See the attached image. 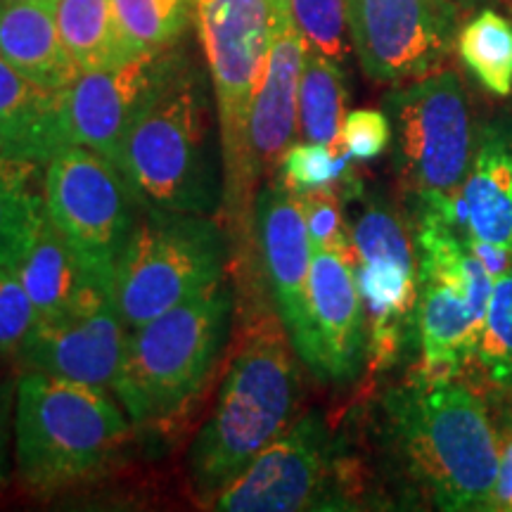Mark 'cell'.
<instances>
[{"instance_id":"15","label":"cell","mask_w":512,"mask_h":512,"mask_svg":"<svg viewBox=\"0 0 512 512\" xmlns=\"http://www.w3.org/2000/svg\"><path fill=\"white\" fill-rule=\"evenodd\" d=\"M126 342V320L117 294H110L57 318H36L15 358L22 370L107 389L119 373Z\"/></svg>"},{"instance_id":"34","label":"cell","mask_w":512,"mask_h":512,"mask_svg":"<svg viewBox=\"0 0 512 512\" xmlns=\"http://www.w3.org/2000/svg\"><path fill=\"white\" fill-rule=\"evenodd\" d=\"M496 432H498V479H496V512H512V394L498 396Z\"/></svg>"},{"instance_id":"21","label":"cell","mask_w":512,"mask_h":512,"mask_svg":"<svg viewBox=\"0 0 512 512\" xmlns=\"http://www.w3.org/2000/svg\"><path fill=\"white\" fill-rule=\"evenodd\" d=\"M57 93L36 86L0 57V152L46 166L62 150Z\"/></svg>"},{"instance_id":"30","label":"cell","mask_w":512,"mask_h":512,"mask_svg":"<svg viewBox=\"0 0 512 512\" xmlns=\"http://www.w3.org/2000/svg\"><path fill=\"white\" fill-rule=\"evenodd\" d=\"M297 197L304 209L311 247L354 252L351 226L347 219H344V197L339 195V190L318 188L309 192H299Z\"/></svg>"},{"instance_id":"16","label":"cell","mask_w":512,"mask_h":512,"mask_svg":"<svg viewBox=\"0 0 512 512\" xmlns=\"http://www.w3.org/2000/svg\"><path fill=\"white\" fill-rule=\"evenodd\" d=\"M311 358L320 382L349 384L368 366V320L356 283V254L311 247Z\"/></svg>"},{"instance_id":"19","label":"cell","mask_w":512,"mask_h":512,"mask_svg":"<svg viewBox=\"0 0 512 512\" xmlns=\"http://www.w3.org/2000/svg\"><path fill=\"white\" fill-rule=\"evenodd\" d=\"M17 273L38 318H57L117 294V278L95 271L48 216Z\"/></svg>"},{"instance_id":"33","label":"cell","mask_w":512,"mask_h":512,"mask_svg":"<svg viewBox=\"0 0 512 512\" xmlns=\"http://www.w3.org/2000/svg\"><path fill=\"white\" fill-rule=\"evenodd\" d=\"M17 380L8 358L0 356V489L10 479V463L15 456V408Z\"/></svg>"},{"instance_id":"27","label":"cell","mask_w":512,"mask_h":512,"mask_svg":"<svg viewBox=\"0 0 512 512\" xmlns=\"http://www.w3.org/2000/svg\"><path fill=\"white\" fill-rule=\"evenodd\" d=\"M278 178L294 195L318 188H335L344 202L358 200L363 181L358 176L354 159L342 147L323 143H292L278 166Z\"/></svg>"},{"instance_id":"6","label":"cell","mask_w":512,"mask_h":512,"mask_svg":"<svg viewBox=\"0 0 512 512\" xmlns=\"http://www.w3.org/2000/svg\"><path fill=\"white\" fill-rule=\"evenodd\" d=\"M230 318L233 294L221 280L128 332L112 392L131 422L162 425L188 411L226 349Z\"/></svg>"},{"instance_id":"2","label":"cell","mask_w":512,"mask_h":512,"mask_svg":"<svg viewBox=\"0 0 512 512\" xmlns=\"http://www.w3.org/2000/svg\"><path fill=\"white\" fill-rule=\"evenodd\" d=\"M119 171L145 209L214 216L223 204V150L204 79L171 55L128 128Z\"/></svg>"},{"instance_id":"8","label":"cell","mask_w":512,"mask_h":512,"mask_svg":"<svg viewBox=\"0 0 512 512\" xmlns=\"http://www.w3.org/2000/svg\"><path fill=\"white\" fill-rule=\"evenodd\" d=\"M228 238L209 214L145 209L117 266V299L128 332L219 285Z\"/></svg>"},{"instance_id":"4","label":"cell","mask_w":512,"mask_h":512,"mask_svg":"<svg viewBox=\"0 0 512 512\" xmlns=\"http://www.w3.org/2000/svg\"><path fill=\"white\" fill-rule=\"evenodd\" d=\"M290 0H195L204 57L216 95L223 150V216L230 240L247 254L254 238V171L249 124L264 81L280 10Z\"/></svg>"},{"instance_id":"22","label":"cell","mask_w":512,"mask_h":512,"mask_svg":"<svg viewBox=\"0 0 512 512\" xmlns=\"http://www.w3.org/2000/svg\"><path fill=\"white\" fill-rule=\"evenodd\" d=\"M43 164L0 157V268H19L46 223Z\"/></svg>"},{"instance_id":"14","label":"cell","mask_w":512,"mask_h":512,"mask_svg":"<svg viewBox=\"0 0 512 512\" xmlns=\"http://www.w3.org/2000/svg\"><path fill=\"white\" fill-rule=\"evenodd\" d=\"M254 240L275 313L306 366L311 358V240L299 197L275 176L256 192Z\"/></svg>"},{"instance_id":"32","label":"cell","mask_w":512,"mask_h":512,"mask_svg":"<svg viewBox=\"0 0 512 512\" xmlns=\"http://www.w3.org/2000/svg\"><path fill=\"white\" fill-rule=\"evenodd\" d=\"M392 145V124L384 110H354L344 117L339 147L354 162H373Z\"/></svg>"},{"instance_id":"36","label":"cell","mask_w":512,"mask_h":512,"mask_svg":"<svg viewBox=\"0 0 512 512\" xmlns=\"http://www.w3.org/2000/svg\"><path fill=\"white\" fill-rule=\"evenodd\" d=\"M503 3H508V5H512V0H503Z\"/></svg>"},{"instance_id":"37","label":"cell","mask_w":512,"mask_h":512,"mask_svg":"<svg viewBox=\"0 0 512 512\" xmlns=\"http://www.w3.org/2000/svg\"><path fill=\"white\" fill-rule=\"evenodd\" d=\"M0 157H3V152H0Z\"/></svg>"},{"instance_id":"17","label":"cell","mask_w":512,"mask_h":512,"mask_svg":"<svg viewBox=\"0 0 512 512\" xmlns=\"http://www.w3.org/2000/svg\"><path fill=\"white\" fill-rule=\"evenodd\" d=\"M306 38L292 15V0L280 10L271 55L259 93L254 98L249 145L259 181L275 176L285 150L294 143L299 124V88H302Z\"/></svg>"},{"instance_id":"18","label":"cell","mask_w":512,"mask_h":512,"mask_svg":"<svg viewBox=\"0 0 512 512\" xmlns=\"http://www.w3.org/2000/svg\"><path fill=\"white\" fill-rule=\"evenodd\" d=\"M456 211L472 238L512 249V110H498L482 124Z\"/></svg>"},{"instance_id":"35","label":"cell","mask_w":512,"mask_h":512,"mask_svg":"<svg viewBox=\"0 0 512 512\" xmlns=\"http://www.w3.org/2000/svg\"><path fill=\"white\" fill-rule=\"evenodd\" d=\"M446 3H451L453 8L460 12V17H470L472 12H477L479 8H486V5H491V0H446Z\"/></svg>"},{"instance_id":"7","label":"cell","mask_w":512,"mask_h":512,"mask_svg":"<svg viewBox=\"0 0 512 512\" xmlns=\"http://www.w3.org/2000/svg\"><path fill=\"white\" fill-rule=\"evenodd\" d=\"M392 124V166L406 200H456L475 162L482 124L463 76L444 67L382 98Z\"/></svg>"},{"instance_id":"11","label":"cell","mask_w":512,"mask_h":512,"mask_svg":"<svg viewBox=\"0 0 512 512\" xmlns=\"http://www.w3.org/2000/svg\"><path fill=\"white\" fill-rule=\"evenodd\" d=\"M48 219L102 275L117 266L138 221L140 202L119 166L83 145H67L43 169Z\"/></svg>"},{"instance_id":"10","label":"cell","mask_w":512,"mask_h":512,"mask_svg":"<svg viewBox=\"0 0 512 512\" xmlns=\"http://www.w3.org/2000/svg\"><path fill=\"white\" fill-rule=\"evenodd\" d=\"M361 209L351 223L356 283L368 320L370 373L396 366L415 344L420 297L415 223L382 192L358 195Z\"/></svg>"},{"instance_id":"20","label":"cell","mask_w":512,"mask_h":512,"mask_svg":"<svg viewBox=\"0 0 512 512\" xmlns=\"http://www.w3.org/2000/svg\"><path fill=\"white\" fill-rule=\"evenodd\" d=\"M0 57L36 86L60 93L79 76L57 27V0L0 3Z\"/></svg>"},{"instance_id":"23","label":"cell","mask_w":512,"mask_h":512,"mask_svg":"<svg viewBox=\"0 0 512 512\" xmlns=\"http://www.w3.org/2000/svg\"><path fill=\"white\" fill-rule=\"evenodd\" d=\"M57 27L79 72L136 60L121 34L114 0H57Z\"/></svg>"},{"instance_id":"13","label":"cell","mask_w":512,"mask_h":512,"mask_svg":"<svg viewBox=\"0 0 512 512\" xmlns=\"http://www.w3.org/2000/svg\"><path fill=\"white\" fill-rule=\"evenodd\" d=\"M171 55L174 50L169 48L76 76L57 93L64 145H83L119 166L128 128L157 86Z\"/></svg>"},{"instance_id":"26","label":"cell","mask_w":512,"mask_h":512,"mask_svg":"<svg viewBox=\"0 0 512 512\" xmlns=\"http://www.w3.org/2000/svg\"><path fill=\"white\" fill-rule=\"evenodd\" d=\"M472 380L475 387L489 389L496 396L512 394V268L494 280L472 363Z\"/></svg>"},{"instance_id":"29","label":"cell","mask_w":512,"mask_h":512,"mask_svg":"<svg viewBox=\"0 0 512 512\" xmlns=\"http://www.w3.org/2000/svg\"><path fill=\"white\" fill-rule=\"evenodd\" d=\"M292 15L306 46L339 64L349 55L347 0H292Z\"/></svg>"},{"instance_id":"12","label":"cell","mask_w":512,"mask_h":512,"mask_svg":"<svg viewBox=\"0 0 512 512\" xmlns=\"http://www.w3.org/2000/svg\"><path fill=\"white\" fill-rule=\"evenodd\" d=\"M347 22L363 74L401 86L446 67L463 17L446 0H347Z\"/></svg>"},{"instance_id":"9","label":"cell","mask_w":512,"mask_h":512,"mask_svg":"<svg viewBox=\"0 0 512 512\" xmlns=\"http://www.w3.org/2000/svg\"><path fill=\"white\" fill-rule=\"evenodd\" d=\"M363 494L366 484L358 467L344 456L323 418L309 413L209 503L228 512L351 510Z\"/></svg>"},{"instance_id":"3","label":"cell","mask_w":512,"mask_h":512,"mask_svg":"<svg viewBox=\"0 0 512 512\" xmlns=\"http://www.w3.org/2000/svg\"><path fill=\"white\" fill-rule=\"evenodd\" d=\"M297 351L273 316H264L230 358L214 411L190 448V475L211 501L264 448L294 425L299 408Z\"/></svg>"},{"instance_id":"5","label":"cell","mask_w":512,"mask_h":512,"mask_svg":"<svg viewBox=\"0 0 512 512\" xmlns=\"http://www.w3.org/2000/svg\"><path fill=\"white\" fill-rule=\"evenodd\" d=\"M105 389L22 370L15 467L29 494L53 496L98 477L126 444L131 422Z\"/></svg>"},{"instance_id":"38","label":"cell","mask_w":512,"mask_h":512,"mask_svg":"<svg viewBox=\"0 0 512 512\" xmlns=\"http://www.w3.org/2000/svg\"><path fill=\"white\" fill-rule=\"evenodd\" d=\"M0 3H3V0H0Z\"/></svg>"},{"instance_id":"25","label":"cell","mask_w":512,"mask_h":512,"mask_svg":"<svg viewBox=\"0 0 512 512\" xmlns=\"http://www.w3.org/2000/svg\"><path fill=\"white\" fill-rule=\"evenodd\" d=\"M347 79L342 64L318 50H306L302 88H299V128L311 143L339 147L347 117Z\"/></svg>"},{"instance_id":"31","label":"cell","mask_w":512,"mask_h":512,"mask_svg":"<svg viewBox=\"0 0 512 512\" xmlns=\"http://www.w3.org/2000/svg\"><path fill=\"white\" fill-rule=\"evenodd\" d=\"M36 318V309L19 273L15 268H0V356H17L36 325Z\"/></svg>"},{"instance_id":"1","label":"cell","mask_w":512,"mask_h":512,"mask_svg":"<svg viewBox=\"0 0 512 512\" xmlns=\"http://www.w3.org/2000/svg\"><path fill=\"white\" fill-rule=\"evenodd\" d=\"M382 439L415 498L446 512H496V420L470 380L408 377L384 396Z\"/></svg>"},{"instance_id":"24","label":"cell","mask_w":512,"mask_h":512,"mask_svg":"<svg viewBox=\"0 0 512 512\" xmlns=\"http://www.w3.org/2000/svg\"><path fill=\"white\" fill-rule=\"evenodd\" d=\"M456 50L465 72L489 95H512V19L491 5L472 12L458 29Z\"/></svg>"},{"instance_id":"28","label":"cell","mask_w":512,"mask_h":512,"mask_svg":"<svg viewBox=\"0 0 512 512\" xmlns=\"http://www.w3.org/2000/svg\"><path fill=\"white\" fill-rule=\"evenodd\" d=\"M192 10L195 0H114L121 34L136 55L174 48Z\"/></svg>"}]
</instances>
